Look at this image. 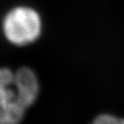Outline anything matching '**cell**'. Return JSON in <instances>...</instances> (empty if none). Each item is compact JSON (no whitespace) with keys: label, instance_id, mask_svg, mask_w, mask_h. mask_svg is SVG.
Wrapping results in <instances>:
<instances>
[{"label":"cell","instance_id":"3957f363","mask_svg":"<svg viewBox=\"0 0 124 124\" xmlns=\"http://www.w3.org/2000/svg\"><path fill=\"white\" fill-rule=\"evenodd\" d=\"M91 124H124V119L112 114L103 113L97 116Z\"/></svg>","mask_w":124,"mask_h":124},{"label":"cell","instance_id":"6da1fadb","mask_svg":"<svg viewBox=\"0 0 124 124\" xmlns=\"http://www.w3.org/2000/svg\"><path fill=\"white\" fill-rule=\"evenodd\" d=\"M40 93V79L29 66H0V124H20Z\"/></svg>","mask_w":124,"mask_h":124},{"label":"cell","instance_id":"7a4b0ae2","mask_svg":"<svg viewBox=\"0 0 124 124\" xmlns=\"http://www.w3.org/2000/svg\"><path fill=\"white\" fill-rule=\"evenodd\" d=\"M5 40L12 46L24 48L36 43L43 33L40 12L29 5H16L8 9L0 21Z\"/></svg>","mask_w":124,"mask_h":124}]
</instances>
